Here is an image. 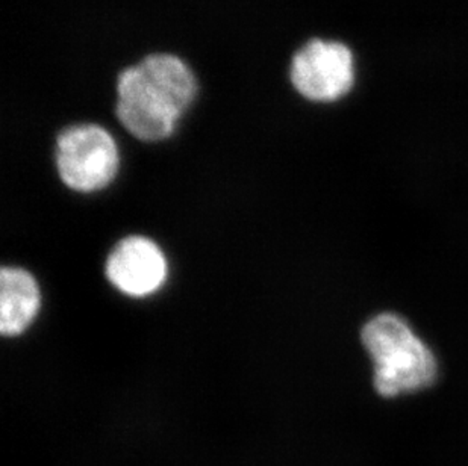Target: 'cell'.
Returning <instances> with one entry per match:
<instances>
[{"mask_svg":"<svg viewBox=\"0 0 468 466\" xmlns=\"http://www.w3.org/2000/svg\"><path fill=\"white\" fill-rule=\"evenodd\" d=\"M196 93L190 67L175 55L156 53L120 75L115 114L131 135L155 143L172 137Z\"/></svg>","mask_w":468,"mask_h":466,"instance_id":"1","label":"cell"},{"mask_svg":"<svg viewBox=\"0 0 468 466\" xmlns=\"http://www.w3.org/2000/svg\"><path fill=\"white\" fill-rule=\"evenodd\" d=\"M373 364V387L384 398L424 391L438 378V359L407 318L396 312L371 317L361 330Z\"/></svg>","mask_w":468,"mask_h":466,"instance_id":"2","label":"cell"},{"mask_svg":"<svg viewBox=\"0 0 468 466\" xmlns=\"http://www.w3.org/2000/svg\"><path fill=\"white\" fill-rule=\"evenodd\" d=\"M55 164L67 188L80 194L98 193L119 173V147L102 126L76 124L58 137Z\"/></svg>","mask_w":468,"mask_h":466,"instance_id":"3","label":"cell"},{"mask_svg":"<svg viewBox=\"0 0 468 466\" xmlns=\"http://www.w3.org/2000/svg\"><path fill=\"white\" fill-rule=\"evenodd\" d=\"M354 80V55L336 41H310L292 58V85L308 101H338Z\"/></svg>","mask_w":468,"mask_h":466,"instance_id":"4","label":"cell"},{"mask_svg":"<svg viewBox=\"0 0 468 466\" xmlns=\"http://www.w3.org/2000/svg\"><path fill=\"white\" fill-rule=\"evenodd\" d=\"M105 274L122 294L144 299L165 285L167 258L151 238L131 235L115 244L106 259Z\"/></svg>","mask_w":468,"mask_h":466,"instance_id":"5","label":"cell"},{"mask_svg":"<svg viewBox=\"0 0 468 466\" xmlns=\"http://www.w3.org/2000/svg\"><path fill=\"white\" fill-rule=\"evenodd\" d=\"M41 308L38 281L27 270L4 267L0 271V332L6 338L25 334Z\"/></svg>","mask_w":468,"mask_h":466,"instance_id":"6","label":"cell"}]
</instances>
